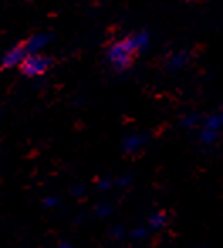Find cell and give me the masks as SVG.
<instances>
[{
    "label": "cell",
    "mask_w": 223,
    "mask_h": 248,
    "mask_svg": "<svg viewBox=\"0 0 223 248\" xmlns=\"http://www.w3.org/2000/svg\"><path fill=\"white\" fill-rule=\"evenodd\" d=\"M43 204H44V208H56V206L59 204V198L51 194V196H48V198L43 199Z\"/></svg>",
    "instance_id": "cell-16"
},
{
    "label": "cell",
    "mask_w": 223,
    "mask_h": 248,
    "mask_svg": "<svg viewBox=\"0 0 223 248\" xmlns=\"http://www.w3.org/2000/svg\"><path fill=\"white\" fill-rule=\"evenodd\" d=\"M147 225H149V228H151V230H154V232H159V230H162L167 225V215H166L164 211L152 213V215L147 218Z\"/></svg>",
    "instance_id": "cell-7"
},
{
    "label": "cell",
    "mask_w": 223,
    "mask_h": 248,
    "mask_svg": "<svg viewBox=\"0 0 223 248\" xmlns=\"http://www.w3.org/2000/svg\"><path fill=\"white\" fill-rule=\"evenodd\" d=\"M149 139L144 134H132L128 137H125L124 140V150L127 154H137L147 145Z\"/></svg>",
    "instance_id": "cell-5"
},
{
    "label": "cell",
    "mask_w": 223,
    "mask_h": 248,
    "mask_svg": "<svg viewBox=\"0 0 223 248\" xmlns=\"http://www.w3.org/2000/svg\"><path fill=\"white\" fill-rule=\"evenodd\" d=\"M203 127H205V128H211V130L220 132L222 128H223V118L220 117V113L208 115V117L203 120Z\"/></svg>",
    "instance_id": "cell-10"
},
{
    "label": "cell",
    "mask_w": 223,
    "mask_h": 248,
    "mask_svg": "<svg viewBox=\"0 0 223 248\" xmlns=\"http://www.w3.org/2000/svg\"><path fill=\"white\" fill-rule=\"evenodd\" d=\"M51 66H53V59H51L49 56L27 54L19 68H20V73H22L24 76H27V78H37V76H43Z\"/></svg>",
    "instance_id": "cell-2"
},
{
    "label": "cell",
    "mask_w": 223,
    "mask_h": 248,
    "mask_svg": "<svg viewBox=\"0 0 223 248\" xmlns=\"http://www.w3.org/2000/svg\"><path fill=\"white\" fill-rule=\"evenodd\" d=\"M26 56H27V51H26V47H24V44L12 46L2 56V68L10 69V68H16V66H20L24 59H26Z\"/></svg>",
    "instance_id": "cell-3"
},
{
    "label": "cell",
    "mask_w": 223,
    "mask_h": 248,
    "mask_svg": "<svg viewBox=\"0 0 223 248\" xmlns=\"http://www.w3.org/2000/svg\"><path fill=\"white\" fill-rule=\"evenodd\" d=\"M145 235H147V228H145V226H135V228L130 232V236L135 240H142Z\"/></svg>",
    "instance_id": "cell-13"
},
{
    "label": "cell",
    "mask_w": 223,
    "mask_h": 248,
    "mask_svg": "<svg viewBox=\"0 0 223 248\" xmlns=\"http://www.w3.org/2000/svg\"><path fill=\"white\" fill-rule=\"evenodd\" d=\"M58 248H73V245H71L69 242H61V243L58 245Z\"/></svg>",
    "instance_id": "cell-19"
},
{
    "label": "cell",
    "mask_w": 223,
    "mask_h": 248,
    "mask_svg": "<svg viewBox=\"0 0 223 248\" xmlns=\"http://www.w3.org/2000/svg\"><path fill=\"white\" fill-rule=\"evenodd\" d=\"M53 41V34L49 32H37L34 36H31L29 39L24 43L27 54H41V51Z\"/></svg>",
    "instance_id": "cell-4"
},
{
    "label": "cell",
    "mask_w": 223,
    "mask_h": 248,
    "mask_svg": "<svg viewBox=\"0 0 223 248\" xmlns=\"http://www.w3.org/2000/svg\"><path fill=\"white\" fill-rule=\"evenodd\" d=\"M198 124H200V117H198L196 113H186L181 118V127H184V128L198 127Z\"/></svg>",
    "instance_id": "cell-11"
},
{
    "label": "cell",
    "mask_w": 223,
    "mask_h": 248,
    "mask_svg": "<svg viewBox=\"0 0 223 248\" xmlns=\"http://www.w3.org/2000/svg\"><path fill=\"white\" fill-rule=\"evenodd\" d=\"M135 56H137V49L134 47L130 36L113 43L109 47V52H107V59H109L112 68L117 69V71H125V69L130 68Z\"/></svg>",
    "instance_id": "cell-1"
},
{
    "label": "cell",
    "mask_w": 223,
    "mask_h": 248,
    "mask_svg": "<svg viewBox=\"0 0 223 248\" xmlns=\"http://www.w3.org/2000/svg\"><path fill=\"white\" fill-rule=\"evenodd\" d=\"M124 228H122V226H112L110 228V232H109V235H110V238L112 240H120L122 236H124Z\"/></svg>",
    "instance_id": "cell-15"
},
{
    "label": "cell",
    "mask_w": 223,
    "mask_h": 248,
    "mask_svg": "<svg viewBox=\"0 0 223 248\" xmlns=\"http://www.w3.org/2000/svg\"><path fill=\"white\" fill-rule=\"evenodd\" d=\"M188 62H190V54L186 51H177L167 59V69L177 71V69H183L184 66H188Z\"/></svg>",
    "instance_id": "cell-6"
},
{
    "label": "cell",
    "mask_w": 223,
    "mask_h": 248,
    "mask_svg": "<svg viewBox=\"0 0 223 248\" xmlns=\"http://www.w3.org/2000/svg\"><path fill=\"white\" fill-rule=\"evenodd\" d=\"M112 213H113V208H112L110 204H107V202H102V204H98L95 208V215L98 216V218H107Z\"/></svg>",
    "instance_id": "cell-12"
},
{
    "label": "cell",
    "mask_w": 223,
    "mask_h": 248,
    "mask_svg": "<svg viewBox=\"0 0 223 248\" xmlns=\"http://www.w3.org/2000/svg\"><path fill=\"white\" fill-rule=\"evenodd\" d=\"M218 113H220V117H222V118H223V107H222V108H220V111H218Z\"/></svg>",
    "instance_id": "cell-20"
},
{
    "label": "cell",
    "mask_w": 223,
    "mask_h": 248,
    "mask_svg": "<svg viewBox=\"0 0 223 248\" xmlns=\"http://www.w3.org/2000/svg\"><path fill=\"white\" fill-rule=\"evenodd\" d=\"M130 183H132V177L128 176V174H125V176H122V177H118V179H117V186L118 187H127Z\"/></svg>",
    "instance_id": "cell-17"
},
{
    "label": "cell",
    "mask_w": 223,
    "mask_h": 248,
    "mask_svg": "<svg viewBox=\"0 0 223 248\" xmlns=\"http://www.w3.org/2000/svg\"><path fill=\"white\" fill-rule=\"evenodd\" d=\"M71 193L75 194V196H83V193H85V186H73Z\"/></svg>",
    "instance_id": "cell-18"
},
{
    "label": "cell",
    "mask_w": 223,
    "mask_h": 248,
    "mask_svg": "<svg viewBox=\"0 0 223 248\" xmlns=\"http://www.w3.org/2000/svg\"><path fill=\"white\" fill-rule=\"evenodd\" d=\"M130 37H132V43H134V47L137 49V52L145 51L149 47V44H151V36H149V32H145V31L134 34V36H130Z\"/></svg>",
    "instance_id": "cell-8"
},
{
    "label": "cell",
    "mask_w": 223,
    "mask_h": 248,
    "mask_svg": "<svg viewBox=\"0 0 223 248\" xmlns=\"http://www.w3.org/2000/svg\"><path fill=\"white\" fill-rule=\"evenodd\" d=\"M218 137H220V132L217 130H211V128H201L200 132V142L203 145H213L215 142L218 140Z\"/></svg>",
    "instance_id": "cell-9"
},
{
    "label": "cell",
    "mask_w": 223,
    "mask_h": 248,
    "mask_svg": "<svg viewBox=\"0 0 223 248\" xmlns=\"http://www.w3.org/2000/svg\"><path fill=\"white\" fill-rule=\"evenodd\" d=\"M112 186H113V181L109 179V177H102V179L96 181V187H98L100 191H107V189H110Z\"/></svg>",
    "instance_id": "cell-14"
}]
</instances>
